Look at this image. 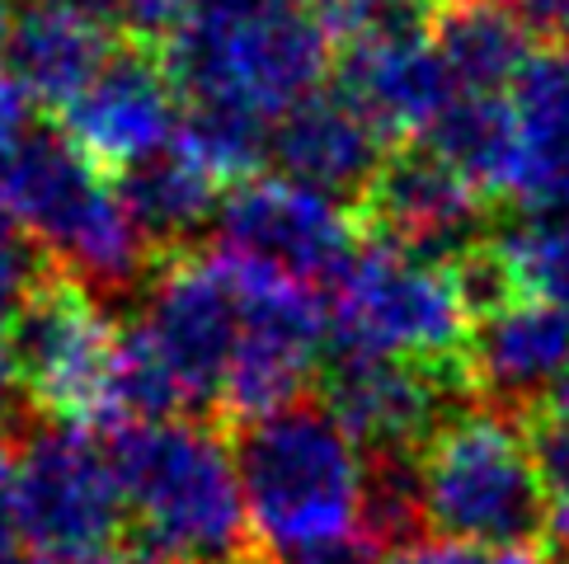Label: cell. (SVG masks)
<instances>
[{"label":"cell","mask_w":569,"mask_h":564,"mask_svg":"<svg viewBox=\"0 0 569 564\" xmlns=\"http://www.w3.org/2000/svg\"><path fill=\"white\" fill-rule=\"evenodd\" d=\"M113 471L141 564H236L254 555L231 437L217 423L160 419L113 433Z\"/></svg>","instance_id":"cell-1"},{"label":"cell","mask_w":569,"mask_h":564,"mask_svg":"<svg viewBox=\"0 0 569 564\" xmlns=\"http://www.w3.org/2000/svg\"><path fill=\"white\" fill-rule=\"evenodd\" d=\"M160 57L184 109H236L273 128L325 90L339 38L316 0H217L179 24Z\"/></svg>","instance_id":"cell-2"},{"label":"cell","mask_w":569,"mask_h":564,"mask_svg":"<svg viewBox=\"0 0 569 564\" xmlns=\"http://www.w3.org/2000/svg\"><path fill=\"white\" fill-rule=\"evenodd\" d=\"M231 456L250 527L269 546V560L358 536L362 447L320 400H292L273 414L231 423Z\"/></svg>","instance_id":"cell-3"},{"label":"cell","mask_w":569,"mask_h":564,"mask_svg":"<svg viewBox=\"0 0 569 564\" xmlns=\"http://www.w3.org/2000/svg\"><path fill=\"white\" fill-rule=\"evenodd\" d=\"M419 480L423 517L442 541L527 555L551 546V498L518 414L466 400L419 447Z\"/></svg>","instance_id":"cell-4"},{"label":"cell","mask_w":569,"mask_h":564,"mask_svg":"<svg viewBox=\"0 0 569 564\" xmlns=\"http://www.w3.org/2000/svg\"><path fill=\"white\" fill-rule=\"evenodd\" d=\"M0 198L14 226L43 245L48 264L76 273L104 296L123 292L147 269V245L113 189L109 170L76 147L67 132L33 128L0 160Z\"/></svg>","instance_id":"cell-5"},{"label":"cell","mask_w":569,"mask_h":564,"mask_svg":"<svg viewBox=\"0 0 569 564\" xmlns=\"http://www.w3.org/2000/svg\"><path fill=\"white\" fill-rule=\"evenodd\" d=\"M6 353L14 362L19 391L48 423H76V429L113 423L123 325L90 282L43 264L10 325Z\"/></svg>","instance_id":"cell-6"},{"label":"cell","mask_w":569,"mask_h":564,"mask_svg":"<svg viewBox=\"0 0 569 564\" xmlns=\"http://www.w3.org/2000/svg\"><path fill=\"white\" fill-rule=\"evenodd\" d=\"M471 325L476 315L466 306L457 269L368 240L335 282L325 344L330 353H377L429 362V367H461Z\"/></svg>","instance_id":"cell-7"},{"label":"cell","mask_w":569,"mask_h":564,"mask_svg":"<svg viewBox=\"0 0 569 564\" xmlns=\"http://www.w3.org/2000/svg\"><path fill=\"white\" fill-rule=\"evenodd\" d=\"M132 330L170 372L184 410L221 405L240 349V282L231 259L217 250L160 259Z\"/></svg>","instance_id":"cell-8"},{"label":"cell","mask_w":569,"mask_h":564,"mask_svg":"<svg viewBox=\"0 0 569 564\" xmlns=\"http://www.w3.org/2000/svg\"><path fill=\"white\" fill-rule=\"evenodd\" d=\"M6 513L19 541L38 551H94L123 527L128 503L113 471V452L99 447L94 429L43 423L14 456Z\"/></svg>","instance_id":"cell-9"},{"label":"cell","mask_w":569,"mask_h":564,"mask_svg":"<svg viewBox=\"0 0 569 564\" xmlns=\"http://www.w3.org/2000/svg\"><path fill=\"white\" fill-rule=\"evenodd\" d=\"M217 254L269 269L297 288H335L358 254L353 216L282 174L240 179L221 193Z\"/></svg>","instance_id":"cell-10"},{"label":"cell","mask_w":569,"mask_h":564,"mask_svg":"<svg viewBox=\"0 0 569 564\" xmlns=\"http://www.w3.org/2000/svg\"><path fill=\"white\" fill-rule=\"evenodd\" d=\"M339 38V90L372 118L386 137H423L457 99L429 38L423 6L358 14L335 29Z\"/></svg>","instance_id":"cell-11"},{"label":"cell","mask_w":569,"mask_h":564,"mask_svg":"<svg viewBox=\"0 0 569 564\" xmlns=\"http://www.w3.org/2000/svg\"><path fill=\"white\" fill-rule=\"evenodd\" d=\"M231 269L240 282V349L227 376V395H221V414L240 423L301 400L330 330H325L320 301L307 288L240 259H231Z\"/></svg>","instance_id":"cell-12"},{"label":"cell","mask_w":569,"mask_h":564,"mask_svg":"<svg viewBox=\"0 0 569 564\" xmlns=\"http://www.w3.org/2000/svg\"><path fill=\"white\" fill-rule=\"evenodd\" d=\"M466 400H476L461 367L330 353L320 372V405L330 410L362 452H419Z\"/></svg>","instance_id":"cell-13"},{"label":"cell","mask_w":569,"mask_h":564,"mask_svg":"<svg viewBox=\"0 0 569 564\" xmlns=\"http://www.w3.org/2000/svg\"><path fill=\"white\" fill-rule=\"evenodd\" d=\"M358 221H368L381 245L457 269L490 240V198L429 147H405L386 155Z\"/></svg>","instance_id":"cell-14"},{"label":"cell","mask_w":569,"mask_h":564,"mask_svg":"<svg viewBox=\"0 0 569 564\" xmlns=\"http://www.w3.org/2000/svg\"><path fill=\"white\" fill-rule=\"evenodd\" d=\"M184 104L174 94V80L147 38H128L99 80L62 109V132L86 151L99 170H132L151 160L179 137Z\"/></svg>","instance_id":"cell-15"},{"label":"cell","mask_w":569,"mask_h":564,"mask_svg":"<svg viewBox=\"0 0 569 564\" xmlns=\"http://www.w3.org/2000/svg\"><path fill=\"white\" fill-rule=\"evenodd\" d=\"M118 0H29L14 14L10 75L43 109H71L123 48Z\"/></svg>","instance_id":"cell-16"},{"label":"cell","mask_w":569,"mask_h":564,"mask_svg":"<svg viewBox=\"0 0 569 564\" xmlns=\"http://www.w3.org/2000/svg\"><path fill=\"white\" fill-rule=\"evenodd\" d=\"M461 372L476 400L527 419L569 376V306L508 301L480 315L466 339Z\"/></svg>","instance_id":"cell-17"},{"label":"cell","mask_w":569,"mask_h":564,"mask_svg":"<svg viewBox=\"0 0 569 564\" xmlns=\"http://www.w3.org/2000/svg\"><path fill=\"white\" fill-rule=\"evenodd\" d=\"M269 155L282 179L358 212L391 151H386V132L335 85L316 90L278 118L269 132Z\"/></svg>","instance_id":"cell-18"},{"label":"cell","mask_w":569,"mask_h":564,"mask_svg":"<svg viewBox=\"0 0 569 564\" xmlns=\"http://www.w3.org/2000/svg\"><path fill=\"white\" fill-rule=\"evenodd\" d=\"M508 113H513L508 198L522 212L569 216V57L537 52L508 94Z\"/></svg>","instance_id":"cell-19"},{"label":"cell","mask_w":569,"mask_h":564,"mask_svg":"<svg viewBox=\"0 0 569 564\" xmlns=\"http://www.w3.org/2000/svg\"><path fill=\"white\" fill-rule=\"evenodd\" d=\"M429 38L457 94L508 99L537 57V33L503 0H429Z\"/></svg>","instance_id":"cell-20"},{"label":"cell","mask_w":569,"mask_h":564,"mask_svg":"<svg viewBox=\"0 0 569 564\" xmlns=\"http://www.w3.org/2000/svg\"><path fill=\"white\" fill-rule=\"evenodd\" d=\"M118 193H123V208L151 259H174L189 254V245L208 226H217V208L227 184H217L212 170L174 137L160 155L123 170Z\"/></svg>","instance_id":"cell-21"},{"label":"cell","mask_w":569,"mask_h":564,"mask_svg":"<svg viewBox=\"0 0 569 564\" xmlns=\"http://www.w3.org/2000/svg\"><path fill=\"white\" fill-rule=\"evenodd\" d=\"M423 147L471 179L485 198H508V179H513V113H508V99L457 94L438 123L423 132Z\"/></svg>","instance_id":"cell-22"},{"label":"cell","mask_w":569,"mask_h":564,"mask_svg":"<svg viewBox=\"0 0 569 564\" xmlns=\"http://www.w3.org/2000/svg\"><path fill=\"white\" fill-rule=\"evenodd\" d=\"M490 254L513 301L569 306V216L522 212L503 231H490Z\"/></svg>","instance_id":"cell-23"},{"label":"cell","mask_w":569,"mask_h":564,"mask_svg":"<svg viewBox=\"0 0 569 564\" xmlns=\"http://www.w3.org/2000/svg\"><path fill=\"white\" fill-rule=\"evenodd\" d=\"M522 429L527 447L537 456L546 498H551V546L546 551H569V419L532 410L522 419Z\"/></svg>","instance_id":"cell-24"},{"label":"cell","mask_w":569,"mask_h":564,"mask_svg":"<svg viewBox=\"0 0 569 564\" xmlns=\"http://www.w3.org/2000/svg\"><path fill=\"white\" fill-rule=\"evenodd\" d=\"M38 273H43V269L33 264L24 235H19L6 198H0V334H10L14 315H19V306H24V296H29Z\"/></svg>","instance_id":"cell-25"},{"label":"cell","mask_w":569,"mask_h":564,"mask_svg":"<svg viewBox=\"0 0 569 564\" xmlns=\"http://www.w3.org/2000/svg\"><path fill=\"white\" fill-rule=\"evenodd\" d=\"M208 6H217V0H118L132 38H147V43L151 38H170L179 24H189V19Z\"/></svg>","instance_id":"cell-26"},{"label":"cell","mask_w":569,"mask_h":564,"mask_svg":"<svg viewBox=\"0 0 569 564\" xmlns=\"http://www.w3.org/2000/svg\"><path fill=\"white\" fill-rule=\"evenodd\" d=\"M391 564H541V555L527 551H480V546H457V541H419L391 555Z\"/></svg>","instance_id":"cell-27"},{"label":"cell","mask_w":569,"mask_h":564,"mask_svg":"<svg viewBox=\"0 0 569 564\" xmlns=\"http://www.w3.org/2000/svg\"><path fill=\"white\" fill-rule=\"evenodd\" d=\"M33 132V99L14 75H0V160Z\"/></svg>","instance_id":"cell-28"},{"label":"cell","mask_w":569,"mask_h":564,"mask_svg":"<svg viewBox=\"0 0 569 564\" xmlns=\"http://www.w3.org/2000/svg\"><path fill=\"white\" fill-rule=\"evenodd\" d=\"M316 6L325 10V19H330V29H339V24H349V19H358V14L400 10V6H423V0H316Z\"/></svg>","instance_id":"cell-29"},{"label":"cell","mask_w":569,"mask_h":564,"mask_svg":"<svg viewBox=\"0 0 569 564\" xmlns=\"http://www.w3.org/2000/svg\"><path fill=\"white\" fill-rule=\"evenodd\" d=\"M29 564H141L132 551H109V546H94V551H38V560Z\"/></svg>","instance_id":"cell-30"},{"label":"cell","mask_w":569,"mask_h":564,"mask_svg":"<svg viewBox=\"0 0 569 564\" xmlns=\"http://www.w3.org/2000/svg\"><path fill=\"white\" fill-rule=\"evenodd\" d=\"M19 400H24V391H19V376H14V362L10 353L0 349V419H10L19 410Z\"/></svg>","instance_id":"cell-31"},{"label":"cell","mask_w":569,"mask_h":564,"mask_svg":"<svg viewBox=\"0 0 569 564\" xmlns=\"http://www.w3.org/2000/svg\"><path fill=\"white\" fill-rule=\"evenodd\" d=\"M0 564H19V532L10 513H0Z\"/></svg>","instance_id":"cell-32"},{"label":"cell","mask_w":569,"mask_h":564,"mask_svg":"<svg viewBox=\"0 0 569 564\" xmlns=\"http://www.w3.org/2000/svg\"><path fill=\"white\" fill-rule=\"evenodd\" d=\"M537 410H546V414H556V419H569V376L560 381V386L551 391V395H546L541 400V405Z\"/></svg>","instance_id":"cell-33"},{"label":"cell","mask_w":569,"mask_h":564,"mask_svg":"<svg viewBox=\"0 0 569 564\" xmlns=\"http://www.w3.org/2000/svg\"><path fill=\"white\" fill-rule=\"evenodd\" d=\"M10 33H14V10H10V0H0V57L10 52Z\"/></svg>","instance_id":"cell-34"},{"label":"cell","mask_w":569,"mask_h":564,"mask_svg":"<svg viewBox=\"0 0 569 564\" xmlns=\"http://www.w3.org/2000/svg\"><path fill=\"white\" fill-rule=\"evenodd\" d=\"M10 475H14V452L0 442V503H6V494H10Z\"/></svg>","instance_id":"cell-35"},{"label":"cell","mask_w":569,"mask_h":564,"mask_svg":"<svg viewBox=\"0 0 569 564\" xmlns=\"http://www.w3.org/2000/svg\"><path fill=\"white\" fill-rule=\"evenodd\" d=\"M236 564H273L269 555H246V560H236Z\"/></svg>","instance_id":"cell-36"},{"label":"cell","mask_w":569,"mask_h":564,"mask_svg":"<svg viewBox=\"0 0 569 564\" xmlns=\"http://www.w3.org/2000/svg\"><path fill=\"white\" fill-rule=\"evenodd\" d=\"M556 560H546V564H569V551H551Z\"/></svg>","instance_id":"cell-37"}]
</instances>
